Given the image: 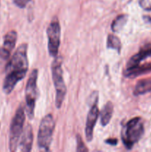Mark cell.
<instances>
[{"label": "cell", "instance_id": "cell-1", "mask_svg": "<svg viewBox=\"0 0 151 152\" xmlns=\"http://www.w3.org/2000/svg\"><path fill=\"white\" fill-rule=\"evenodd\" d=\"M27 50L28 45H20L6 65V76L3 83V91L6 94L11 93L16 85L26 76L29 66Z\"/></svg>", "mask_w": 151, "mask_h": 152}, {"label": "cell", "instance_id": "cell-2", "mask_svg": "<svg viewBox=\"0 0 151 152\" xmlns=\"http://www.w3.org/2000/svg\"><path fill=\"white\" fill-rule=\"evenodd\" d=\"M144 132V123L141 117H134L129 120L121 129V140L125 148L132 149L142 138Z\"/></svg>", "mask_w": 151, "mask_h": 152}, {"label": "cell", "instance_id": "cell-3", "mask_svg": "<svg viewBox=\"0 0 151 152\" xmlns=\"http://www.w3.org/2000/svg\"><path fill=\"white\" fill-rule=\"evenodd\" d=\"M62 63V58L56 56L51 65L52 77L56 89V107L57 108H61L67 93V88L63 79Z\"/></svg>", "mask_w": 151, "mask_h": 152}, {"label": "cell", "instance_id": "cell-4", "mask_svg": "<svg viewBox=\"0 0 151 152\" xmlns=\"http://www.w3.org/2000/svg\"><path fill=\"white\" fill-rule=\"evenodd\" d=\"M25 122V106L20 105L13 117L10 128V140L9 147L11 151H16L19 146V140L23 132L24 123Z\"/></svg>", "mask_w": 151, "mask_h": 152}, {"label": "cell", "instance_id": "cell-5", "mask_svg": "<svg viewBox=\"0 0 151 152\" xmlns=\"http://www.w3.org/2000/svg\"><path fill=\"white\" fill-rule=\"evenodd\" d=\"M54 129L55 121L53 115L50 114H47L43 117L40 123L37 136V144L40 149L44 151L50 150Z\"/></svg>", "mask_w": 151, "mask_h": 152}, {"label": "cell", "instance_id": "cell-6", "mask_svg": "<svg viewBox=\"0 0 151 152\" xmlns=\"http://www.w3.org/2000/svg\"><path fill=\"white\" fill-rule=\"evenodd\" d=\"M37 79H38V70L33 69L30 74L25 88L27 115L30 120H32L34 117V110L38 97Z\"/></svg>", "mask_w": 151, "mask_h": 152}, {"label": "cell", "instance_id": "cell-7", "mask_svg": "<svg viewBox=\"0 0 151 152\" xmlns=\"http://www.w3.org/2000/svg\"><path fill=\"white\" fill-rule=\"evenodd\" d=\"M47 35L48 39L47 48L49 54L50 56L55 58L59 53L61 41V26L57 17L53 18L47 27Z\"/></svg>", "mask_w": 151, "mask_h": 152}, {"label": "cell", "instance_id": "cell-8", "mask_svg": "<svg viewBox=\"0 0 151 152\" xmlns=\"http://www.w3.org/2000/svg\"><path fill=\"white\" fill-rule=\"evenodd\" d=\"M16 39L17 33L15 31H10L4 36L3 44L0 47V73L5 70L12 50L16 45Z\"/></svg>", "mask_w": 151, "mask_h": 152}, {"label": "cell", "instance_id": "cell-9", "mask_svg": "<svg viewBox=\"0 0 151 152\" xmlns=\"http://www.w3.org/2000/svg\"><path fill=\"white\" fill-rule=\"evenodd\" d=\"M90 109L89 111L87 117L85 126V136L86 139L88 142H91L93 137V130L97 122L98 117L99 115V111L98 108L97 103H94L90 105Z\"/></svg>", "mask_w": 151, "mask_h": 152}, {"label": "cell", "instance_id": "cell-10", "mask_svg": "<svg viewBox=\"0 0 151 152\" xmlns=\"http://www.w3.org/2000/svg\"><path fill=\"white\" fill-rule=\"evenodd\" d=\"M149 58H151V45L144 46L137 53L133 55L127 62L124 71L133 69Z\"/></svg>", "mask_w": 151, "mask_h": 152}, {"label": "cell", "instance_id": "cell-11", "mask_svg": "<svg viewBox=\"0 0 151 152\" xmlns=\"http://www.w3.org/2000/svg\"><path fill=\"white\" fill-rule=\"evenodd\" d=\"M33 142V134L32 126L30 124H28L22 132L21 140H19V151L23 152L30 151L32 149Z\"/></svg>", "mask_w": 151, "mask_h": 152}, {"label": "cell", "instance_id": "cell-12", "mask_svg": "<svg viewBox=\"0 0 151 152\" xmlns=\"http://www.w3.org/2000/svg\"><path fill=\"white\" fill-rule=\"evenodd\" d=\"M113 114V105L111 102H107L103 107L100 114V123L102 126H106L110 121Z\"/></svg>", "mask_w": 151, "mask_h": 152}, {"label": "cell", "instance_id": "cell-13", "mask_svg": "<svg viewBox=\"0 0 151 152\" xmlns=\"http://www.w3.org/2000/svg\"><path fill=\"white\" fill-rule=\"evenodd\" d=\"M149 92H151V79H144L136 83L133 94L135 96H139Z\"/></svg>", "mask_w": 151, "mask_h": 152}, {"label": "cell", "instance_id": "cell-14", "mask_svg": "<svg viewBox=\"0 0 151 152\" xmlns=\"http://www.w3.org/2000/svg\"><path fill=\"white\" fill-rule=\"evenodd\" d=\"M128 16L126 14H121L117 16L111 25V29L113 32L118 33L122 30V28L125 26L127 24Z\"/></svg>", "mask_w": 151, "mask_h": 152}, {"label": "cell", "instance_id": "cell-15", "mask_svg": "<svg viewBox=\"0 0 151 152\" xmlns=\"http://www.w3.org/2000/svg\"><path fill=\"white\" fill-rule=\"evenodd\" d=\"M107 48L110 49H113L120 53L121 50V42L119 38L114 34H109L107 39Z\"/></svg>", "mask_w": 151, "mask_h": 152}, {"label": "cell", "instance_id": "cell-16", "mask_svg": "<svg viewBox=\"0 0 151 152\" xmlns=\"http://www.w3.org/2000/svg\"><path fill=\"white\" fill-rule=\"evenodd\" d=\"M77 140V151H88V148H86L85 145H84V142L82 140V138L80 137V135H77L76 137Z\"/></svg>", "mask_w": 151, "mask_h": 152}, {"label": "cell", "instance_id": "cell-17", "mask_svg": "<svg viewBox=\"0 0 151 152\" xmlns=\"http://www.w3.org/2000/svg\"><path fill=\"white\" fill-rule=\"evenodd\" d=\"M139 4L144 10H151V0H140Z\"/></svg>", "mask_w": 151, "mask_h": 152}, {"label": "cell", "instance_id": "cell-18", "mask_svg": "<svg viewBox=\"0 0 151 152\" xmlns=\"http://www.w3.org/2000/svg\"><path fill=\"white\" fill-rule=\"evenodd\" d=\"M14 4L20 8H24L27 6L30 0H13Z\"/></svg>", "mask_w": 151, "mask_h": 152}, {"label": "cell", "instance_id": "cell-19", "mask_svg": "<svg viewBox=\"0 0 151 152\" xmlns=\"http://www.w3.org/2000/svg\"><path fill=\"white\" fill-rule=\"evenodd\" d=\"M106 143H107L108 145H115L118 143V140L116 139H107L106 140Z\"/></svg>", "mask_w": 151, "mask_h": 152}]
</instances>
